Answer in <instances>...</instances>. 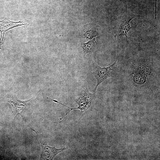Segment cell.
Listing matches in <instances>:
<instances>
[{
	"label": "cell",
	"instance_id": "8992f818",
	"mask_svg": "<svg viewBox=\"0 0 160 160\" xmlns=\"http://www.w3.org/2000/svg\"><path fill=\"white\" fill-rule=\"evenodd\" d=\"M31 99L26 101H20L18 100L16 95H12L10 96L9 103L13 107V111L12 112L15 116L14 119L18 115H20L23 118L22 113L23 110L25 109L26 104L29 102Z\"/></svg>",
	"mask_w": 160,
	"mask_h": 160
},
{
	"label": "cell",
	"instance_id": "3957f363",
	"mask_svg": "<svg viewBox=\"0 0 160 160\" xmlns=\"http://www.w3.org/2000/svg\"><path fill=\"white\" fill-rule=\"evenodd\" d=\"M136 64L132 67L131 79L135 84L138 86L144 85L147 82L151 73L150 67L144 63Z\"/></svg>",
	"mask_w": 160,
	"mask_h": 160
},
{
	"label": "cell",
	"instance_id": "ba28073f",
	"mask_svg": "<svg viewBox=\"0 0 160 160\" xmlns=\"http://www.w3.org/2000/svg\"><path fill=\"white\" fill-rule=\"evenodd\" d=\"M97 43L95 38L83 44L82 48L85 53H88L93 51Z\"/></svg>",
	"mask_w": 160,
	"mask_h": 160
},
{
	"label": "cell",
	"instance_id": "6da1fadb",
	"mask_svg": "<svg viewBox=\"0 0 160 160\" xmlns=\"http://www.w3.org/2000/svg\"><path fill=\"white\" fill-rule=\"evenodd\" d=\"M95 94L93 93V94L91 93L89 91L88 89L86 88V89L81 93L79 97L75 100V102L78 105V107L73 108H70L56 100L48 98L52 100L55 102L59 103L70 109V110L61 119V120H62L66 115H68L71 111L76 109H79L81 111L83 114L81 116L82 117L86 112L89 110L91 107L93 102L95 99Z\"/></svg>",
	"mask_w": 160,
	"mask_h": 160
},
{
	"label": "cell",
	"instance_id": "52a82bcc",
	"mask_svg": "<svg viewBox=\"0 0 160 160\" xmlns=\"http://www.w3.org/2000/svg\"><path fill=\"white\" fill-rule=\"evenodd\" d=\"M119 27V33L121 36H124L127 37V34L128 31L132 28L130 25L129 23L131 20L135 17H142V16H136L134 15L129 16L125 15Z\"/></svg>",
	"mask_w": 160,
	"mask_h": 160
},
{
	"label": "cell",
	"instance_id": "5b68a950",
	"mask_svg": "<svg viewBox=\"0 0 160 160\" xmlns=\"http://www.w3.org/2000/svg\"><path fill=\"white\" fill-rule=\"evenodd\" d=\"M23 23V21L13 22L11 21L6 18L2 21H0V31L1 34L0 42V50L1 49V46L3 44L4 36L6 32L11 29L27 24Z\"/></svg>",
	"mask_w": 160,
	"mask_h": 160
},
{
	"label": "cell",
	"instance_id": "7a4b0ae2",
	"mask_svg": "<svg viewBox=\"0 0 160 160\" xmlns=\"http://www.w3.org/2000/svg\"><path fill=\"white\" fill-rule=\"evenodd\" d=\"M118 52L117 48V54L114 63L110 66L106 67H101L96 63L94 64L92 74L97 80L96 86L93 89V93L95 94L98 86L108 78L113 76L116 70Z\"/></svg>",
	"mask_w": 160,
	"mask_h": 160
},
{
	"label": "cell",
	"instance_id": "277c9868",
	"mask_svg": "<svg viewBox=\"0 0 160 160\" xmlns=\"http://www.w3.org/2000/svg\"><path fill=\"white\" fill-rule=\"evenodd\" d=\"M41 148V152L40 159L52 160L58 153L65 150V148H56L55 147H51L44 143L41 140H39Z\"/></svg>",
	"mask_w": 160,
	"mask_h": 160
},
{
	"label": "cell",
	"instance_id": "9c48e42d",
	"mask_svg": "<svg viewBox=\"0 0 160 160\" xmlns=\"http://www.w3.org/2000/svg\"><path fill=\"white\" fill-rule=\"evenodd\" d=\"M85 36L87 38L91 39L96 36V33L95 31H90L87 32L85 33Z\"/></svg>",
	"mask_w": 160,
	"mask_h": 160
}]
</instances>
